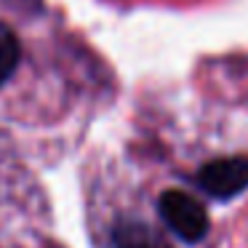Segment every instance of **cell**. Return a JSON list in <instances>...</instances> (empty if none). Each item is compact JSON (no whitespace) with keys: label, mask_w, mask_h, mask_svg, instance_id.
<instances>
[{"label":"cell","mask_w":248,"mask_h":248,"mask_svg":"<svg viewBox=\"0 0 248 248\" xmlns=\"http://www.w3.org/2000/svg\"><path fill=\"white\" fill-rule=\"evenodd\" d=\"M157 211L166 227L176 237L187 243H198L208 235V214L205 208L192 198V195L182 192V189H168L157 200Z\"/></svg>","instance_id":"cell-1"},{"label":"cell","mask_w":248,"mask_h":248,"mask_svg":"<svg viewBox=\"0 0 248 248\" xmlns=\"http://www.w3.org/2000/svg\"><path fill=\"white\" fill-rule=\"evenodd\" d=\"M19 56H22V48H19V40L14 35V30L0 24V86L8 83V78L16 72Z\"/></svg>","instance_id":"cell-4"},{"label":"cell","mask_w":248,"mask_h":248,"mask_svg":"<svg viewBox=\"0 0 248 248\" xmlns=\"http://www.w3.org/2000/svg\"><path fill=\"white\" fill-rule=\"evenodd\" d=\"M109 248H171V243L141 221L125 219L112 227Z\"/></svg>","instance_id":"cell-3"},{"label":"cell","mask_w":248,"mask_h":248,"mask_svg":"<svg viewBox=\"0 0 248 248\" xmlns=\"http://www.w3.org/2000/svg\"><path fill=\"white\" fill-rule=\"evenodd\" d=\"M198 184L216 200H230L248 187V157H219L200 168Z\"/></svg>","instance_id":"cell-2"}]
</instances>
